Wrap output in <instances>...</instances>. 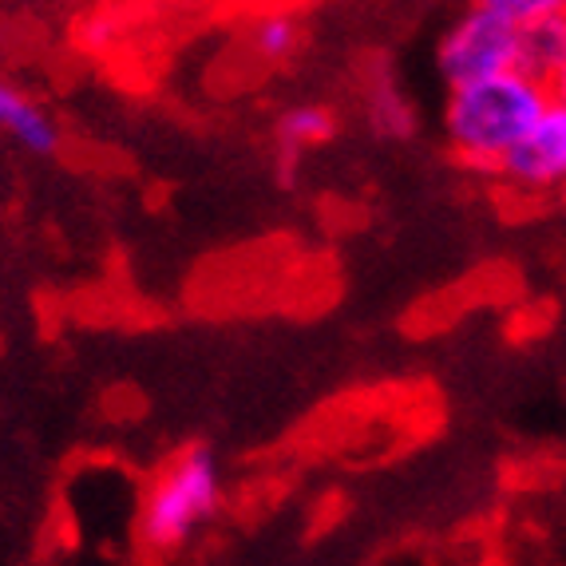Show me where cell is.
<instances>
[{"mask_svg":"<svg viewBox=\"0 0 566 566\" xmlns=\"http://www.w3.org/2000/svg\"><path fill=\"white\" fill-rule=\"evenodd\" d=\"M547 107V84H538L527 72H511V76L448 92L444 132L463 163L495 175V167L527 139V132L543 119Z\"/></svg>","mask_w":566,"mask_h":566,"instance_id":"obj_1","label":"cell"},{"mask_svg":"<svg viewBox=\"0 0 566 566\" xmlns=\"http://www.w3.org/2000/svg\"><path fill=\"white\" fill-rule=\"evenodd\" d=\"M222 503V472L207 448H187L163 468L143 495L139 535L147 547H179Z\"/></svg>","mask_w":566,"mask_h":566,"instance_id":"obj_2","label":"cell"},{"mask_svg":"<svg viewBox=\"0 0 566 566\" xmlns=\"http://www.w3.org/2000/svg\"><path fill=\"white\" fill-rule=\"evenodd\" d=\"M523 32L511 29L500 12L491 9V0H480L463 17L452 20V29L440 40V76L452 87H472L483 80L511 76L523 72Z\"/></svg>","mask_w":566,"mask_h":566,"instance_id":"obj_3","label":"cell"},{"mask_svg":"<svg viewBox=\"0 0 566 566\" xmlns=\"http://www.w3.org/2000/svg\"><path fill=\"white\" fill-rule=\"evenodd\" d=\"M507 187L527 195H547L566 187V107L551 104L543 119L527 132V139L495 167Z\"/></svg>","mask_w":566,"mask_h":566,"instance_id":"obj_4","label":"cell"},{"mask_svg":"<svg viewBox=\"0 0 566 566\" xmlns=\"http://www.w3.org/2000/svg\"><path fill=\"white\" fill-rule=\"evenodd\" d=\"M0 127H4L12 139H20L29 151H36V155H52L60 147L56 123L48 119L36 104H29L24 95H17L12 87H4V84H0Z\"/></svg>","mask_w":566,"mask_h":566,"instance_id":"obj_5","label":"cell"},{"mask_svg":"<svg viewBox=\"0 0 566 566\" xmlns=\"http://www.w3.org/2000/svg\"><path fill=\"white\" fill-rule=\"evenodd\" d=\"M523 72L535 76L538 84H547L566 60V0L563 9H555L547 20H538L523 32Z\"/></svg>","mask_w":566,"mask_h":566,"instance_id":"obj_6","label":"cell"},{"mask_svg":"<svg viewBox=\"0 0 566 566\" xmlns=\"http://www.w3.org/2000/svg\"><path fill=\"white\" fill-rule=\"evenodd\" d=\"M277 135H282L285 147H317L333 135V115L322 104H297L282 115L277 123Z\"/></svg>","mask_w":566,"mask_h":566,"instance_id":"obj_7","label":"cell"},{"mask_svg":"<svg viewBox=\"0 0 566 566\" xmlns=\"http://www.w3.org/2000/svg\"><path fill=\"white\" fill-rule=\"evenodd\" d=\"M297 36H302V29H297V20L285 17V12L262 17L254 24V32H250V40H254V52L262 60H285L293 48H297Z\"/></svg>","mask_w":566,"mask_h":566,"instance_id":"obj_8","label":"cell"},{"mask_svg":"<svg viewBox=\"0 0 566 566\" xmlns=\"http://www.w3.org/2000/svg\"><path fill=\"white\" fill-rule=\"evenodd\" d=\"M368 115H373V127L385 135H405L412 115H408V104L397 95V87H377L373 92V104H368Z\"/></svg>","mask_w":566,"mask_h":566,"instance_id":"obj_9","label":"cell"},{"mask_svg":"<svg viewBox=\"0 0 566 566\" xmlns=\"http://www.w3.org/2000/svg\"><path fill=\"white\" fill-rule=\"evenodd\" d=\"M491 9L500 12L511 29L527 32L531 24H538V20H547L555 9H563V0H491Z\"/></svg>","mask_w":566,"mask_h":566,"instance_id":"obj_10","label":"cell"},{"mask_svg":"<svg viewBox=\"0 0 566 566\" xmlns=\"http://www.w3.org/2000/svg\"><path fill=\"white\" fill-rule=\"evenodd\" d=\"M547 92H551V104H563L566 107V60H563V67H558L555 76L547 80Z\"/></svg>","mask_w":566,"mask_h":566,"instance_id":"obj_11","label":"cell"}]
</instances>
